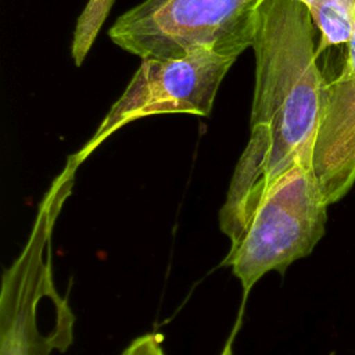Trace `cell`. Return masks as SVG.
<instances>
[{
    "instance_id": "cell-1",
    "label": "cell",
    "mask_w": 355,
    "mask_h": 355,
    "mask_svg": "<svg viewBox=\"0 0 355 355\" xmlns=\"http://www.w3.org/2000/svg\"><path fill=\"white\" fill-rule=\"evenodd\" d=\"M315 28L300 0H261L258 6L251 133L219 211V227L230 245L279 176L298 164L311 168L326 83Z\"/></svg>"
},
{
    "instance_id": "cell-2",
    "label": "cell",
    "mask_w": 355,
    "mask_h": 355,
    "mask_svg": "<svg viewBox=\"0 0 355 355\" xmlns=\"http://www.w3.org/2000/svg\"><path fill=\"white\" fill-rule=\"evenodd\" d=\"M80 162L69 155L37 205L28 240L1 276L0 355H51L65 352L73 338L75 316L67 304L54 326H40V305L57 291L53 275L51 237L64 202L71 196Z\"/></svg>"
},
{
    "instance_id": "cell-3",
    "label": "cell",
    "mask_w": 355,
    "mask_h": 355,
    "mask_svg": "<svg viewBox=\"0 0 355 355\" xmlns=\"http://www.w3.org/2000/svg\"><path fill=\"white\" fill-rule=\"evenodd\" d=\"M261 0H144L116 18L110 39L144 58L197 50L239 57L252 46Z\"/></svg>"
},
{
    "instance_id": "cell-4",
    "label": "cell",
    "mask_w": 355,
    "mask_h": 355,
    "mask_svg": "<svg viewBox=\"0 0 355 355\" xmlns=\"http://www.w3.org/2000/svg\"><path fill=\"white\" fill-rule=\"evenodd\" d=\"M327 202L312 169L295 165L263 193L222 266H230L247 297L269 272L284 273L308 257L326 230Z\"/></svg>"
},
{
    "instance_id": "cell-5",
    "label": "cell",
    "mask_w": 355,
    "mask_h": 355,
    "mask_svg": "<svg viewBox=\"0 0 355 355\" xmlns=\"http://www.w3.org/2000/svg\"><path fill=\"white\" fill-rule=\"evenodd\" d=\"M237 57L197 50L182 58H144L111 105L92 139L75 153L82 164L122 126L151 115L193 114L208 116L218 89Z\"/></svg>"
},
{
    "instance_id": "cell-6",
    "label": "cell",
    "mask_w": 355,
    "mask_h": 355,
    "mask_svg": "<svg viewBox=\"0 0 355 355\" xmlns=\"http://www.w3.org/2000/svg\"><path fill=\"white\" fill-rule=\"evenodd\" d=\"M311 169L330 205L355 183V32L340 73L323 87Z\"/></svg>"
},
{
    "instance_id": "cell-7",
    "label": "cell",
    "mask_w": 355,
    "mask_h": 355,
    "mask_svg": "<svg viewBox=\"0 0 355 355\" xmlns=\"http://www.w3.org/2000/svg\"><path fill=\"white\" fill-rule=\"evenodd\" d=\"M320 32L318 54L329 46L348 44L355 32V3L348 0H315L306 4Z\"/></svg>"
},
{
    "instance_id": "cell-8",
    "label": "cell",
    "mask_w": 355,
    "mask_h": 355,
    "mask_svg": "<svg viewBox=\"0 0 355 355\" xmlns=\"http://www.w3.org/2000/svg\"><path fill=\"white\" fill-rule=\"evenodd\" d=\"M114 0H89L78 17L72 39V58L79 67L92 49L103 24L105 22Z\"/></svg>"
},
{
    "instance_id": "cell-9",
    "label": "cell",
    "mask_w": 355,
    "mask_h": 355,
    "mask_svg": "<svg viewBox=\"0 0 355 355\" xmlns=\"http://www.w3.org/2000/svg\"><path fill=\"white\" fill-rule=\"evenodd\" d=\"M121 355H165L162 349V336L147 333L135 338Z\"/></svg>"
},
{
    "instance_id": "cell-10",
    "label": "cell",
    "mask_w": 355,
    "mask_h": 355,
    "mask_svg": "<svg viewBox=\"0 0 355 355\" xmlns=\"http://www.w3.org/2000/svg\"><path fill=\"white\" fill-rule=\"evenodd\" d=\"M237 329H239V322H237V324L234 326V330H233L232 334L229 336L227 341L225 343V347H223L220 355H233V340H234V336H236V333H237Z\"/></svg>"
},
{
    "instance_id": "cell-11",
    "label": "cell",
    "mask_w": 355,
    "mask_h": 355,
    "mask_svg": "<svg viewBox=\"0 0 355 355\" xmlns=\"http://www.w3.org/2000/svg\"><path fill=\"white\" fill-rule=\"evenodd\" d=\"M300 1H302V3L308 4V3H311V1H315V0H300ZM348 1H352V3H355V0H348Z\"/></svg>"
}]
</instances>
